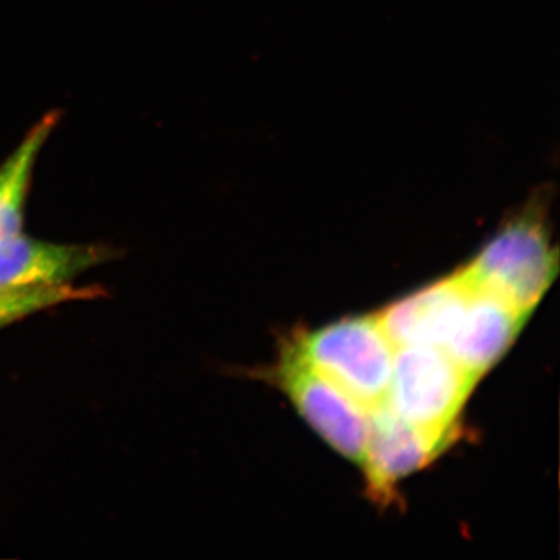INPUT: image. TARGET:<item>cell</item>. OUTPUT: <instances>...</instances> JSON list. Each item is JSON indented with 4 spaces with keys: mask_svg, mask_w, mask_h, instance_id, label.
Instances as JSON below:
<instances>
[{
    "mask_svg": "<svg viewBox=\"0 0 560 560\" xmlns=\"http://www.w3.org/2000/svg\"><path fill=\"white\" fill-rule=\"evenodd\" d=\"M528 316L510 302L471 285L469 301L444 350L480 381L511 348Z\"/></svg>",
    "mask_w": 560,
    "mask_h": 560,
    "instance_id": "cell-7",
    "label": "cell"
},
{
    "mask_svg": "<svg viewBox=\"0 0 560 560\" xmlns=\"http://www.w3.org/2000/svg\"><path fill=\"white\" fill-rule=\"evenodd\" d=\"M270 375L302 419L334 451L361 466L370 433V410L313 370L290 345Z\"/></svg>",
    "mask_w": 560,
    "mask_h": 560,
    "instance_id": "cell-4",
    "label": "cell"
},
{
    "mask_svg": "<svg viewBox=\"0 0 560 560\" xmlns=\"http://www.w3.org/2000/svg\"><path fill=\"white\" fill-rule=\"evenodd\" d=\"M291 348L366 410L386 404L396 346L377 315L352 316L301 335Z\"/></svg>",
    "mask_w": 560,
    "mask_h": 560,
    "instance_id": "cell-2",
    "label": "cell"
},
{
    "mask_svg": "<svg viewBox=\"0 0 560 560\" xmlns=\"http://www.w3.org/2000/svg\"><path fill=\"white\" fill-rule=\"evenodd\" d=\"M548 217V190L534 191L460 271L471 285L530 315L559 271V250Z\"/></svg>",
    "mask_w": 560,
    "mask_h": 560,
    "instance_id": "cell-1",
    "label": "cell"
},
{
    "mask_svg": "<svg viewBox=\"0 0 560 560\" xmlns=\"http://www.w3.org/2000/svg\"><path fill=\"white\" fill-rule=\"evenodd\" d=\"M114 257L116 249L106 245H60L20 234L0 243V289L62 285Z\"/></svg>",
    "mask_w": 560,
    "mask_h": 560,
    "instance_id": "cell-8",
    "label": "cell"
},
{
    "mask_svg": "<svg viewBox=\"0 0 560 560\" xmlns=\"http://www.w3.org/2000/svg\"><path fill=\"white\" fill-rule=\"evenodd\" d=\"M477 382L445 350L405 346L394 357L386 405L419 429L455 436L460 410Z\"/></svg>",
    "mask_w": 560,
    "mask_h": 560,
    "instance_id": "cell-3",
    "label": "cell"
},
{
    "mask_svg": "<svg viewBox=\"0 0 560 560\" xmlns=\"http://www.w3.org/2000/svg\"><path fill=\"white\" fill-rule=\"evenodd\" d=\"M452 438L412 425L386 404L371 410L361 467L372 499L388 503L396 486L436 459L451 445Z\"/></svg>",
    "mask_w": 560,
    "mask_h": 560,
    "instance_id": "cell-5",
    "label": "cell"
},
{
    "mask_svg": "<svg viewBox=\"0 0 560 560\" xmlns=\"http://www.w3.org/2000/svg\"><path fill=\"white\" fill-rule=\"evenodd\" d=\"M103 296H106V291L102 287H73L72 283L0 289V329L55 305L98 300Z\"/></svg>",
    "mask_w": 560,
    "mask_h": 560,
    "instance_id": "cell-10",
    "label": "cell"
},
{
    "mask_svg": "<svg viewBox=\"0 0 560 560\" xmlns=\"http://www.w3.org/2000/svg\"><path fill=\"white\" fill-rule=\"evenodd\" d=\"M60 120V110H50L40 117L20 147L0 165V243L21 234L33 168L44 143Z\"/></svg>",
    "mask_w": 560,
    "mask_h": 560,
    "instance_id": "cell-9",
    "label": "cell"
},
{
    "mask_svg": "<svg viewBox=\"0 0 560 560\" xmlns=\"http://www.w3.org/2000/svg\"><path fill=\"white\" fill-rule=\"evenodd\" d=\"M471 293L463 271L438 280L377 313L396 348L429 346L444 350L458 326Z\"/></svg>",
    "mask_w": 560,
    "mask_h": 560,
    "instance_id": "cell-6",
    "label": "cell"
}]
</instances>
